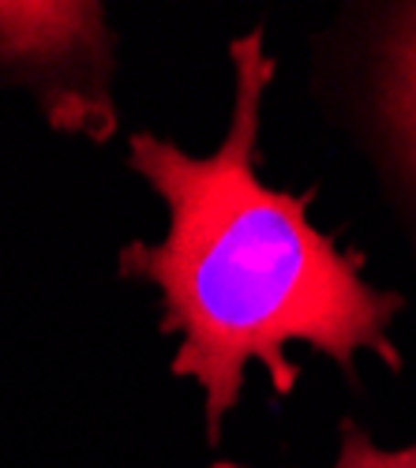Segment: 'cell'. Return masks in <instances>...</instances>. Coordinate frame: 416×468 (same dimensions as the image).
<instances>
[{
    "mask_svg": "<svg viewBox=\"0 0 416 468\" xmlns=\"http://www.w3.org/2000/svg\"><path fill=\"white\" fill-rule=\"evenodd\" d=\"M229 121L214 150L139 128L124 139V165L165 207L162 240H124L117 278L158 300V334L173 341L169 375L196 382L203 442L214 450L259 364L278 401L296 394L304 367L289 345L330 360L364 389L360 360L405 371L394 337L409 296L368 278V251L346 248L312 221L315 187L289 191L262 180V121L278 83L267 19L233 34Z\"/></svg>",
    "mask_w": 416,
    "mask_h": 468,
    "instance_id": "cell-1",
    "label": "cell"
},
{
    "mask_svg": "<svg viewBox=\"0 0 416 468\" xmlns=\"http://www.w3.org/2000/svg\"><path fill=\"white\" fill-rule=\"evenodd\" d=\"M304 90L416 266V0H349L304 42Z\"/></svg>",
    "mask_w": 416,
    "mask_h": 468,
    "instance_id": "cell-2",
    "label": "cell"
},
{
    "mask_svg": "<svg viewBox=\"0 0 416 468\" xmlns=\"http://www.w3.org/2000/svg\"><path fill=\"white\" fill-rule=\"evenodd\" d=\"M121 37L98 0H0V94L30 98L53 135H121Z\"/></svg>",
    "mask_w": 416,
    "mask_h": 468,
    "instance_id": "cell-3",
    "label": "cell"
},
{
    "mask_svg": "<svg viewBox=\"0 0 416 468\" xmlns=\"http://www.w3.org/2000/svg\"><path fill=\"white\" fill-rule=\"evenodd\" d=\"M207 468H251L240 461H210ZM330 468H416V439L405 446H379L371 427L349 412L337 416L334 423V461Z\"/></svg>",
    "mask_w": 416,
    "mask_h": 468,
    "instance_id": "cell-4",
    "label": "cell"
}]
</instances>
